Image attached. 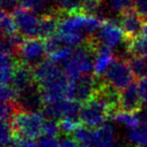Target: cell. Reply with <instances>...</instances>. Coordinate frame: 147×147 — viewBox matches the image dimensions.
<instances>
[{
  "label": "cell",
  "instance_id": "cell-3",
  "mask_svg": "<svg viewBox=\"0 0 147 147\" xmlns=\"http://www.w3.org/2000/svg\"><path fill=\"white\" fill-rule=\"evenodd\" d=\"M134 80V75L130 65L124 59H116L104 75V83L115 90L123 91L130 86Z\"/></svg>",
  "mask_w": 147,
  "mask_h": 147
},
{
  "label": "cell",
  "instance_id": "cell-39",
  "mask_svg": "<svg viewBox=\"0 0 147 147\" xmlns=\"http://www.w3.org/2000/svg\"><path fill=\"white\" fill-rule=\"evenodd\" d=\"M84 1H86V0H83V2H84Z\"/></svg>",
  "mask_w": 147,
  "mask_h": 147
},
{
  "label": "cell",
  "instance_id": "cell-26",
  "mask_svg": "<svg viewBox=\"0 0 147 147\" xmlns=\"http://www.w3.org/2000/svg\"><path fill=\"white\" fill-rule=\"evenodd\" d=\"M74 53V49L69 47H63L59 49L57 51H53V53H49L47 55V59H51L53 63H57V65H63L67 59L71 57V55Z\"/></svg>",
  "mask_w": 147,
  "mask_h": 147
},
{
  "label": "cell",
  "instance_id": "cell-9",
  "mask_svg": "<svg viewBox=\"0 0 147 147\" xmlns=\"http://www.w3.org/2000/svg\"><path fill=\"white\" fill-rule=\"evenodd\" d=\"M81 104L76 101L63 99L55 103L47 104L43 106V114L51 120H61L63 118L71 117L79 118L81 111Z\"/></svg>",
  "mask_w": 147,
  "mask_h": 147
},
{
  "label": "cell",
  "instance_id": "cell-1",
  "mask_svg": "<svg viewBox=\"0 0 147 147\" xmlns=\"http://www.w3.org/2000/svg\"><path fill=\"white\" fill-rule=\"evenodd\" d=\"M95 47L86 40L85 45L74 49L73 55L63 65V69L71 81L90 75L94 71Z\"/></svg>",
  "mask_w": 147,
  "mask_h": 147
},
{
  "label": "cell",
  "instance_id": "cell-38",
  "mask_svg": "<svg viewBox=\"0 0 147 147\" xmlns=\"http://www.w3.org/2000/svg\"><path fill=\"white\" fill-rule=\"evenodd\" d=\"M140 36H142V37H144V38L147 39V21L143 24L142 29H141Z\"/></svg>",
  "mask_w": 147,
  "mask_h": 147
},
{
  "label": "cell",
  "instance_id": "cell-15",
  "mask_svg": "<svg viewBox=\"0 0 147 147\" xmlns=\"http://www.w3.org/2000/svg\"><path fill=\"white\" fill-rule=\"evenodd\" d=\"M110 119L115 123H118L130 129L137 128L142 123L143 117L140 116L138 112H128L124 110H117L112 113Z\"/></svg>",
  "mask_w": 147,
  "mask_h": 147
},
{
  "label": "cell",
  "instance_id": "cell-20",
  "mask_svg": "<svg viewBox=\"0 0 147 147\" xmlns=\"http://www.w3.org/2000/svg\"><path fill=\"white\" fill-rule=\"evenodd\" d=\"M135 78L143 79L147 77V59L140 55H132L128 61Z\"/></svg>",
  "mask_w": 147,
  "mask_h": 147
},
{
  "label": "cell",
  "instance_id": "cell-29",
  "mask_svg": "<svg viewBox=\"0 0 147 147\" xmlns=\"http://www.w3.org/2000/svg\"><path fill=\"white\" fill-rule=\"evenodd\" d=\"M61 132L59 129V124L55 120H51V119H47L43 124L42 128V136L47 137H55L57 138V135Z\"/></svg>",
  "mask_w": 147,
  "mask_h": 147
},
{
  "label": "cell",
  "instance_id": "cell-16",
  "mask_svg": "<svg viewBox=\"0 0 147 147\" xmlns=\"http://www.w3.org/2000/svg\"><path fill=\"white\" fill-rule=\"evenodd\" d=\"M14 55L1 53L0 57V75H1V84L2 86L10 85L13 73L18 61L14 59Z\"/></svg>",
  "mask_w": 147,
  "mask_h": 147
},
{
  "label": "cell",
  "instance_id": "cell-24",
  "mask_svg": "<svg viewBox=\"0 0 147 147\" xmlns=\"http://www.w3.org/2000/svg\"><path fill=\"white\" fill-rule=\"evenodd\" d=\"M18 111H21L16 102H2L0 108L1 122H11Z\"/></svg>",
  "mask_w": 147,
  "mask_h": 147
},
{
  "label": "cell",
  "instance_id": "cell-37",
  "mask_svg": "<svg viewBox=\"0 0 147 147\" xmlns=\"http://www.w3.org/2000/svg\"><path fill=\"white\" fill-rule=\"evenodd\" d=\"M59 147H79V144L74 138H65L59 141Z\"/></svg>",
  "mask_w": 147,
  "mask_h": 147
},
{
  "label": "cell",
  "instance_id": "cell-5",
  "mask_svg": "<svg viewBox=\"0 0 147 147\" xmlns=\"http://www.w3.org/2000/svg\"><path fill=\"white\" fill-rule=\"evenodd\" d=\"M69 85H71V80L67 77L65 71L59 76L38 85L43 104L47 105L67 99Z\"/></svg>",
  "mask_w": 147,
  "mask_h": 147
},
{
  "label": "cell",
  "instance_id": "cell-31",
  "mask_svg": "<svg viewBox=\"0 0 147 147\" xmlns=\"http://www.w3.org/2000/svg\"><path fill=\"white\" fill-rule=\"evenodd\" d=\"M45 47H47V55H49V53H53V51H57V49H61V47H65V45L63 43L61 37H59V35L57 34V33L45 39Z\"/></svg>",
  "mask_w": 147,
  "mask_h": 147
},
{
  "label": "cell",
  "instance_id": "cell-32",
  "mask_svg": "<svg viewBox=\"0 0 147 147\" xmlns=\"http://www.w3.org/2000/svg\"><path fill=\"white\" fill-rule=\"evenodd\" d=\"M9 147H37V143L31 139L16 136Z\"/></svg>",
  "mask_w": 147,
  "mask_h": 147
},
{
  "label": "cell",
  "instance_id": "cell-22",
  "mask_svg": "<svg viewBox=\"0 0 147 147\" xmlns=\"http://www.w3.org/2000/svg\"><path fill=\"white\" fill-rule=\"evenodd\" d=\"M128 51L132 55H140L147 59V39L140 36L128 39Z\"/></svg>",
  "mask_w": 147,
  "mask_h": 147
},
{
  "label": "cell",
  "instance_id": "cell-11",
  "mask_svg": "<svg viewBox=\"0 0 147 147\" xmlns=\"http://www.w3.org/2000/svg\"><path fill=\"white\" fill-rule=\"evenodd\" d=\"M36 83L33 78V69L18 61L13 73L10 86H12L20 96V94L29 90Z\"/></svg>",
  "mask_w": 147,
  "mask_h": 147
},
{
  "label": "cell",
  "instance_id": "cell-14",
  "mask_svg": "<svg viewBox=\"0 0 147 147\" xmlns=\"http://www.w3.org/2000/svg\"><path fill=\"white\" fill-rule=\"evenodd\" d=\"M142 105L138 84L133 82L130 86L120 92V108L128 112H137Z\"/></svg>",
  "mask_w": 147,
  "mask_h": 147
},
{
  "label": "cell",
  "instance_id": "cell-8",
  "mask_svg": "<svg viewBox=\"0 0 147 147\" xmlns=\"http://www.w3.org/2000/svg\"><path fill=\"white\" fill-rule=\"evenodd\" d=\"M95 38L98 43L106 45L112 49L120 47L125 40H128L126 34L119 24V21L114 19L105 20L100 29L97 31Z\"/></svg>",
  "mask_w": 147,
  "mask_h": 147
},
{
  "label": "cell",
  "instance_id": "cell-28",
  "mask_svg": "<svg viewBox=\"0 0 147 147\" xmlns=\"http://www.w3.org/2000/svg\"><path fill=\"white\" fill-rule=\"evenodd\" d=\"M79 121H80L79 118H71V117H67V118H63L59 120V124L61 132L65 135L74 134L75 131L81 126Z\"/></svg>",
  "mask_w": 147,
  "mask_h": 147
},
{
  "label": "cell",
  "instance_id": "cell-2",
  "mask_svg": "<svg viewBox=\"0 0 147 147\" xmlns=\"http://www.w3.org/2000/svg\"><path fill=\"white\" fill-rule=\"evenodd\" d=\"M45 120V114L40 111H18L11 120V125L16 136L34 140L42 136Z\"/></svg>",
  "mask_w": 147,
  "mask_h": 147
},
{
  "label": "cell",
  "instance_id": "cell-7",
  "mask_svg": "<svg viewBox=\"0 0 147 147\" xmlns=\"http://www.w3.org/2000/svg\"><path fill=\"white\" fill-rule=\"evenodd\" d=\"M12 15L16 21L18 32L26 38L40 36V16L23 7L15 9Z\"/></svg>",
  "mask_w": 147,
  "mask_h": 147
},
{
  "label": "cell",
  "instance_id": "cell-17",
  "mask_svg": "<svg viewBox=\"0 0 147 147\" xmlns=\"http://www.w3.org/2000/svg\"><path fill=\"white\" fill-rule=\"evenodd\" d=\"M59 18H61V16H59L55 11L40 16V37L47 39L57 34L59 30Z\"/></svg>",
  "mask_w": 147,
  "mask_h": 147
},
{
  "label": "cell",
  "instance_id": "cell-36",
  "mask_svg": "<svg viewBox=\"0 0 147 147\" xmlns=\"http://www.w3.org/2000/svg\"><path fill=\"white\" fill-rule=\"evenodd\" d=\"M138 89L142 103H147V77L141 79L138 83Z\"/></svg>",
  "mask_w": 147,
  "mask_h": 147
},
{
  "label": "cell",
  "instance_id": "cell-34",
  "mask_svg": "<svg viewBox=\"0 0 147 147\" xmlns=\"http://www.w3.org/2000/svg\"><path fill=\"white\" fill-rule=\"evenodd\" d=\"M59 141L55 137L41 136L37 142V147H59Z\"/></svg>",
  "mask_w": 147,
  "mask_h": 147
},
{
  "label": "cell",
  "instance_id": "cell-23",
  "mask_svg": "<svg viewBox=\"0 0 147 147\" xmlns=\"http://www.w3.org/2000/svg\"><path fill=\"white\" fill-rule=\"evenodd\" d=\"M107 6L110 11L122 15L133 8V0H107Z\"/></svg>",
  "mask_w": 147,
  "mask_h": 147
},
{
  "label": "cell",
  "instance_id": "cell-4",
  "mask_svg": "<svg viewBox=\"0 0 147 147\" xmlns=\"http://www.w3.org/2000/svg\"><path fill=\"white\" fill-rule=\"evenodd\" d=\"M102 82L97 81L94 75H86L75 81H71L67 99L78 103H87L96 95Z\"/></svg>",
  "mask_w": 147,
  "mask_h": 147
},
{
  "label": "cell",
  "instance_id": "cell-19",
  "mask_svg": "<svg viewBox=\"0 0 147 147\" xmlns=\"http://www.w3.org/2000/svg\"><path fill=\"white\" fill-rule=\"evenodd\" d=\"M53 2H55V0H21L20 4L23 8L28 9L36 13L37 15L39 14L40 16H42V15L55 12L49 10L51 5Z\"/></svg>",
  "mask_w": 147,
  "mask_h": 147
},
{
  "label": "cell",
  "instance_id": "cell-12",
  "mask_svg": "<svg viewBox=\"0 0 147 147\" xmlns=\"http://www.w3.org/2000/svg\"><path fill=\"white\" fill-rule=\"evenodd\" d=\"M115 59H115V55L112 49L98 43L97 47L95 49L94 71H93L94 76L99 78L105 75Z\"/></svg>",
  "mask_w": 147,
  "mask_h": 147
},
{
  "label": "cell",
  "instance_id": "cell-25",
  "mask_svg": "<svg viewBox=\"0 0 147 147\" xmlns=\"http://www.w3.org/2000/svg\"><path fill=\"white\" fill-rule=\"evenodd\" d=\"M83 0H55V4L61 12L71 13L82 11Z\"/></svg>",
  "mask_w": 147,
  "mask_h": 147
},
{
  "label": "cell",
  "instance_id": "cell-35",
  "mask_svg": "<svg viewBox=\"0 0 147 147\" xmlns=\"http://www.w3.org/2000/svg\"><path fill=\"white\" fill-rule=\"evenodd\" d=\"M21 0H1V7L3 11H14L18 8V5L20 4Z\"/></svg>",
  "mask_w": 147,
  "mask_h": 147
},
{
  "label": "cell",
  "instance_id": "cell-18",
  "mask_svg": "<svg viewBox=\"0 0 147 147\" xmlns=\"http://www.w3.org/2000/svg\"><path fill=\"white\" fill-rule=\"evenodd\" d=\"M127 139L134 147H147V118H143L137 128L128 131Z\"/></svg>",
  "mask_w": 147,
  "mask_h": 147
},
{
  "label": "cell",
  "instance_id": "cell-33",
  "mask_svg": "<svg viewBox=\"0 0 147 147\" xmlns=\"http://www.w3.org/2000/svg\"><path fill=\"white\" fill-rule=\"evenodd\" d=\"M133 8L142 18L147 19V0H133Z\"/></svg>",
  "mask_w": 147,
  "mask_h": 147
},
{
  "label": "cell",
  "instance_id": "cell-10",
  "mask_svg": "<svg viewBox=\"0 0 147 147\" xmlns=\"http://www.w3.org/2000/svg\"><path fill=\"white\" fill-rule=\"evenodd\" d=\"M117 144L115 127L105 123L98 128L91 129L88 140L79 144V147H116Z\"/></svg>",
  "mask_w": 147,
  "mask_h": 147
},
{
  "label": "cell",
  "instance_id": "cell-30",
  "mask_svg": "<svg viewBox=\"0 0 147 147\" xmlns=\"http://www.w3.org/2000/svg\"><path fill=\"white\" fill-rule=\"evenodd\" d=\"M19 93L10 85L1 87V100L2 102H17Z\"/></svg>",
  "mask_w": 147,
  "mask_h": 147
},
{
  "label": "cell",
  "instance_id": "cell-27",
  "mask_svg": "<svg viewBox=\"0 0 147 147\" xmlns=\"http://www.w3.org/2000/svg\"><path fill=\"white\" fill-rule=\"evenodd\" d=\"M15 137L11 122H1V147H9Z\"/></svg>",
  "mask_w": 147,
  "mask_h": 147
},
{
  "label": "cell",
  "instance_id": "cell-6",
  "mask_svg": "<svg viewBox=\"0 0 147 147\" xmlns=\"http://www.w3.org/2000/svg\"><path fill=\"white\" fill-rule=\"evenodd\" d=\"M45 55H47L45 43L38 37L25 38L17 49L19 61L29 65L32 69L45 61L43 57Z\"/></svg>",
  "mask_w": 147,
  "mask_h": 147
},
{
  "label": "cell",
  "instance_id": "cell-13",
  "mask_svg": "<svg viewBox=\"0 0 147 147\" xmlns=\"http://www.w3.org/2000/svg\"><path fill=\"white\" fill-rule=\"evenodd\" d=\"M119 24L125 32L127 38L133 39L140 35L141 29H142L144 23H143L142 17L135 10L131 9V10L120 15Z\"/></svg>",
  "mask_w": 147,
  "mask_h": 147
},
{
  "label": "cell",
  "instance_id": "cell-21",
  "mask_svg": "<svg viewBox=\"0 0 147 147\" xmlns=\"http://www.w3.org/2000/svg\"><path fill=\"white\" fill-rule=\"evenodd\" d=\"M1 32L2 36H12L18 32L16 21L13 15L3 10L1 12Z\"/></svg>",
  "mask_w": 147,
  "mask_h": 147
}]
</instances>
